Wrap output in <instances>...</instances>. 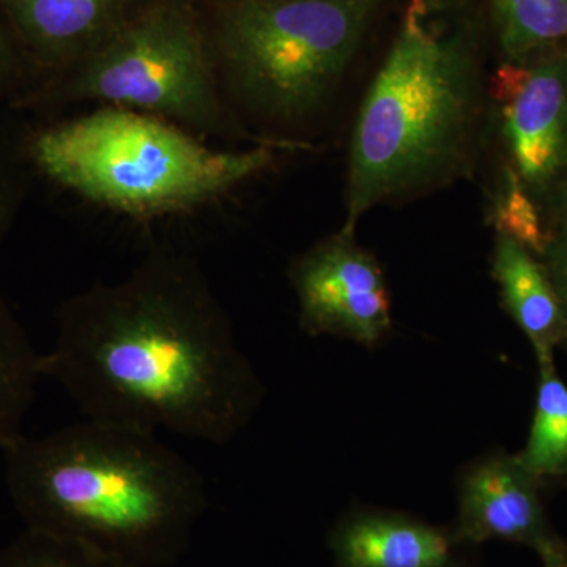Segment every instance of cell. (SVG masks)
Masks as SVG:
<instances>
[{
    "label": "cell",
    "instance_id": "11",
    "mask_svg": "<svg viewBox=\"0 0 567 567\" xmlns=\"http://www.w3.org/2000/svg\"><path fill=\"white\" fill-rule=\"evenodd\" d=\"M453 543L415 518L379 513L346 517L330 536L339 567H451Z\"/></svg>",
    "mask_w": 567,
    "mask_h": 567
},
{
    "label": "cell",
    "instance_id": "2",
    "mask_svg": "<svg viewBox=\"0 0 567 567\" xmlns=\"http://www.w3.org/2000/svg\"><path fill=\"white\" fill-rule=\"evenodd\" d=\"M481 0H404L350 134L342 229L468 177L487 132Z\"/></svg>",
    "mask_w": 567,
    "mask_h": 567
},
{
    "label": "cell",
    "instance_id": "15",
    "mask_svg": "<svg viewBox=\"0 0 567 567\" xmlns=\"http://www.w3.org/2000/svg\"><path fill=\"white\" fill-rule=\"evenodd\" d=\"M517 458L535 477L567 470V386L555 372L554 361L540 363L535 421L527 447Z\"/></svg>",
    "mask_w": 567,
    "mask_h": 567
},
{
    "label": "cell",
    "instance_id": "14",
    "mask_svg": "<svg viewBox=\"0 0 567 567\" xmlns=\"http://www.w3.org/2000/svg\"><path fill=\"white\" fill-rule=\"evenodd\" d=\"M41 379V353L0 292V453L22 435Z\"/></svg>",
    "mask_w": 567,
    "mask_h": 567
},
{
    "label": "cell",
    "instance_id": "13",
    "mask_svg": "<svg viewBox=\"0 0 567 567\" xmlns=\"http://www.w3.org/2000/svg\"><path fill=\"white\" fill-rule=\"evenodd\" d=\"M488 39L502 61L520 62L567 48V0H481Z\"/></svg>",
    "mask_w": 567,
    "mask_h": 567
},
{
    "label": "cell",
    "instance_id": "21",
    "mask_svg": "<svg viewBox=\"0 0 567 567\" xmlns=\"http://www.w3.org/2000/svg\"><path fill=\"white\" fill-rule=\"evenodd\" d=\"M544 559V567H567V558L565 550L559 548L557 551L546 555Z\"/></svg>",
    "mask_w": 567,
    "mask_h": 567
},
{
    "label": "cell",
    "instance_id": "12",
    "mask_svg": "<svg viewBox=\"0 0 567 567\" xmlns=\"http://www.w3.org/2000/svg\"><path fill=\"white\" fill-rule=\"evenodd\" d=\"M492 276L498 284L506 311L535 347L539 364L554 361L551 353L567 338V327L544 265L513 238L496 235Z\"/></svg>",
    "mask_w": 567,
    "mask_h": 567
},
{
    "label": "cell",
    "instance_id": "20",
    "mask_svg": "<svg viewBox=\"0 0 567 567\" xmlns=\"http://www.w3.org/2000/svg\"><path fill=\"white\" fill-rule=\"evenodd\" d=\"M544 268L561 305L567 327V207L561 221L551 233H548L546 249H544Z\"/></svg>",
    "mask_w": 567,
    "mask_h": 567
},
{
    "label": "cell",
    "instance_id": "18",
    "mask_svg": "<svg viewBox=\"0 0 567 567\" xmlns=\"http://www.w3.org/2000/svg\"><path fill=\"white\" fill-rule=\"evenodd\" d=\"M31 182L14 133L0 125V245L9 237L24 207Z\"/></svg>",
    "mask_w": 567,
    "mask_h": 567
},
{
    "label": "cell",
    "instance_id": "4",
    "mask_svg": "<svg viewBox=\"0 0 567 567\" xmlns=\"http://www.w3.org/2000/svg\"><path fill=\"white\" fill-rule=\"evenodd\" d=\"M14 137L32 178L134 221L215 204L295 151L278 144L218 151L174 123L107 106L43 117Z\"/></svg>",
    "mask_w": 567,
    "mask_h": 567
},
{
    "label": "cell",
    "instance_id": "10",
    "mask_svg": "<svg viewBox=\"0 0 567 567\" xmlns=\"http://www.w3.org/2000/svg\"><path fill=\"white\" fill-rule=\"evenodd\" d=\"M144 0H0L37 81L95 50ZM35 81V82H37Z\"/></svg>",
    "mask_w": 567,
    "mask_h": 567
},
{
    "label": "cell",
    "instance_id": "16",
    "mask_svg": "<svg viewBox=\"0 0 567 567\" xmlns=\"http://www.w3.org/2000/svg\"><path fill=\"white\" fill-rule=\"evenodd\" d=\"M488 223L496 235L513 238L535 256H543L548 233L540 221L539 207L506 167H502L492 193Z\"/></svg>",
    "mask_w": 567,
    "mask_h": 567
},
{
    "label": "cell",
    "instance_id": "7",
    "mask_svg": "<svg viewBox=\"0 0 567 567\" xmlns=\"http://www.w3.org/2000/svg\"><path fill=\"white\" fill-rule=\"evenodd\" d=\"M487 130L536 204L567 183V48L502 61L488 76ZM539 207V205H537Z\"/></svg>",
    "mask_w": 567,
    "mask_h": 567
},
{
    "label": "cell",
    "instance_id": "9",
    "mask_svg": "<svg viewBox=\"0 0 567 567\" xmlns=\"http://www.w3.org/2000/svg\"><path fill=\"white\" fill-rule=\"evenodd\" d=\"M536 480L517 457H491L466 470L458 486L456 539L509 540L535 548L543 558L563 548L546 527Z\"/></svg>",
    "mask_w": 567,
    "mask_h": 567
},
{
    "label": "cell",
    "instance_id": "3",
    "mask_svg": "<svg viewBox=\"0 0 567 567\" xmlns=\"http://www.w3.org/2000/svg\"><path fill=\"white\" fill-rule=\"evenodd\" d=\"M6 483L24 528L122 567H173L207 509L204 477L159 436L85 417L6 451Z\"/></svg>",
    "mask_w": 567,
    "mask_h": 567
},
{
    "label": "cell",
    "instance_id": "19",
    "mask_svg": "<svg viewBox=\"0 0 567 567\" xmlns=\"http://www.w3.org/2000/svg\"><path fill=\"white\" fill-rule=\"evenodd\" d=\"M37 81V71L21 41L0 9V102L10 104L29 91Z\"/></svg>",
    "mask_w": 567,
    "mask_h": 567
},
{
    "label": "cell",
    "instance_id": "5",
    "mask_svg": "<svg viewBox=\"0 0 567 567\" xmlns=\"http://www.w3.org/2000/svg\"><path fill=\"white\" fill-rule=\"evenodd\" d=\"M395 0H210L205 28L241 122L301 130L333 103ZM246 125V123H245Z\"/></svg>",
    "mask_w": 567,
    "mask_h": 567
},
{
    "label": "cell",
    "instance_id": "17",
    "mask_svg": "<svg viewBox=\"0 0 567 567\" xmlns=\"http://www.w3.org/2000/svg\"><path fill=\"white\" fill-rule=\"evenodd\" d=\"M0 567L122 566L70 540L24 528L21 535L0 547Z\"/></svg>",
    "mask_w": 567,
    "mask_h": 567
},
{
    "label": "cell",
    "instance_id": "1",
    "mask_svg": "<svg viewBox=\"0 0 567 567\" xmlns=\"http://www.w3.org/2000/svg\"><path fill=\"white\" fill-rule=\"evenodd\" d=\"M41 374L89 420L210 445L233 442L264 395L207 276L171 241L61 306Z\"/></svg>",
    "mask_w": 567,
    "mask_h": 567
},
{
    "label": "cell",
    "instance_id": "8",
    "mask_svg": "<svg viewBox=\"0 0 567 567\" xmlns=\"http://www.w3.org/2000/svg\"><path fill=\"white\" fill-rule=\"evenodd\" d=\"M354 234L341 227L317 241L295 257L289 279L305 333L375 347L393 328L390 289L379 260Z\"/></svg>",
    "mask_w": 567,
    "mask_h": 567
},
{
    "label": "cell",
    "instance_id": "6",
    "mask_svg": "<svg viewBox=\"0 0 567 567\" xmlns=\"http://www.w3.org/2000/svg\"><path fill=\"white\" fill-rule=\"evenodd\" d=\"M81 104L144 112L204 141L305 148L265 140L235 114L213 62L204 0H144L95 50L41 78L10 110L54 117Z\"/></svg>",
    "mask_w": 567,
    "mask_h": 567
}]
</instances>
